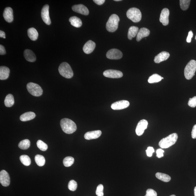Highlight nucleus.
<instances>
[{
  "mask_svg": "<svg viewBox=\"0 0 196 196\" xmlns=\"http://www.w3.org/2000/svg\"><path fill=\"white\" fill-rule=\"evenodd\" d=\"M194 195H195V196H196V186L195 187V188H194Z\"/></svg>",
  "mask_w": 196,
  "mask_h": 196,
  "instance_id": "obj_47",
  "label": "nucleus"
},
{
  "mask_svg": "<svg viewBox=\"0 0 196 196\" xmlns=\"http://www.w3.org/2000/svg\"><path fill=\"white\" fill-rule=\"evenodd\" d=\"M190 0H180L179 2L181 9L184 11L187 10L190 6Z\"/></svg>",
  "mask_w": 196,
  "mask_h": 196,
  "instance_id": "obj_34",
  "label": "nucleus"
},
{
  "mask_svg": "<svg viewBox=\"0 0 196 196\" xmlns=\"http://www.w3.org/2000/svg\"><path fill=\"white\" fill-rule=\"evenodd\" d=\"M178 138V134L174 133L162 139L159 143V146L163 149L168 148L175 144Z\"/></svg>",
  "mask_w": 196,
  "mask_h": 196,
  "instance_id": "obj_2",
  "label": "nucleus"
},
{
  "mask_svg": "<svg viewBox=\"0 0 196 196\" xmlns=\"http://www.w3.org/2000/svg\"><path fill=\"white\" fill-rule=\"evenodd\" d=\"M35 160L36 164L39 167H43L46 163V160L43 156L38 154L35 157Z\"/></svg>",
  "mask_w": 196,
  "mask_h": 196,
  "instance_id": "obj_29",
  "label": "nucleus"
},
{
  "mask_svg": "<svg viewBox=\"0 0 196 196\" xmlns=\"http://www.w3.org/2000/svg\"><path fill=\"white\" fill-rule=\"evenodd\" d=\"M127 17L134 23L140 21L142 18L141 13L137 8L133 7L128 10L127 13Z\"/></svg>",
  "mask_w": 196,
  "mask_h": 196,
  "instance_id": "obj_6",
  "label": "nucleus"
},
{
  "mask_svg": "<svg viewBox=\"0 0 196 196\" xmlns=\"http://www.w3.org/2000/svg\"><path fill=\"white\" fill-rule=\"evenodd\" d=\"M164 153V151L162 149H157L156 151L157 157L158 158H161L163 157Z\"/></svg>",
  "mask_w": 196,
  "mask_h": 196,
  "instance_id": "obj_41",
  "label": "nucleus"
},
{
  "mask_svg": "<svg viewBox=\"0 0 196 196\" xmlns=\"http://www.w3.org/2000/svg\"><path fill=\"white\" fill-rule=\"evenodd\" d=\"M156 178L162 181L167 182L171 180V178L170 176L167 174L161 173V172H157L155 174Z\"/></svg>",
  "mask_w": 196,
  "mask_h": 196,
  "instance_id": "obj_28",
  "label": "nucleus"
},
{
  "mask_svg": "<svg viewBox=\"0 0 196 196\" xmlns=\"http://www.w3.org/2000/svg\"><path fill=\"white\" fill-rule=\"evenodd\" d=\"M0 183L3 186L7 187L10 183L9 174L6 171L1 170L0 172Z\"/></svg>",
  "mask_w": 196,
  "mask_h": 196,
  "instance_id": "obj_12",
  "label": "nucleus"
},
{
  "mask_svg": "<svg viewBox=\"0 0 196 196\" xmlns=\"http://www.w3.org/2000/svg\"><path fill=\"white\" fill-rule=\"evenodd\" d=\"M95 47V43L92 41L89 40L85 44L83 47V50L86 54H90L94 50Z\"/></svg>",
  "mask_w": 196,
  "mask_h": 196,
  "instance_id": "obj_17",
  "label": "nucleus"
},
{
  "mask_svg": "<svg viewBox=\"0 0 196 196\" xmlns=\"http://www.w3.org/2000/svg\"><path fill=\"white\" fill-rule=\"evenodd\" d=\"M188 104L191 107H196V96H194L192 98H190Z\"/></svg>",
  "mask_w": 196,
  "mask_h": 196,
  "instance_id": "obj_38",
  "label": "nucleus"
},
{
  "mask_svg": "<svg viewBox=\"0 0 196 196\" xmlns=\"http://www.w3.org/2000/svg\"><path fill=\"white\" fill-rule=\"evenodd\" d=\"M146 152L148 157H151L152 156L153 153L154 152V148L152 147H147Z\"/></svg>",
  "mask_w": 196,
  "mask_h": 196,
  "instance_id": "obj_40",
  "label": "nucleus"
},
{
  "mask_svg": "<svg viewBox=\"0 0 196 196\" xmlns=\"http://www.w3.org/2000/svg\"><path fill=\"white\" fill-rule=\"evenodd\" d=\"M102 132L101 130H97L91 131L86 133L84 135V138L87 140L98 139L101 135Z\"/></svg>",
  "mask_w": 196,
  "mask_h": 196,
  "instance_id": "obj_18",
  "label": "nucleus"
},
{
  "mask_svg": "<svg viewBox=\"0 0 196 196\" xmlns=\"http://www.w3.org/2000/svg\"><path fill=\"white\" fill-rule=\"evenodd\" d=\"M104 186L102 184L98 186L96 189V193L97 196H103Z\"/></svg>",
  "mask_w": 196,
  "mask_h": 196,
  "instance_id": "obj_37",
  "label": "nucleus"
},
{
  "mask_svg": "<svg viewBox=\"0 0 196 196\" xmlns=\"http://www.w3.org/2000/svg\"><path fill=\"white\" fill-rule=\"evenodd\" d=\"M0 37L5 39V33L2 31H0Z\"/></svg>",
  "mask_w": 196,
  "mask_h": 196,
  "instance_id": "obj_46",
  "label": "nucleus"
},
{
  "mask_svg": "<svg viewBox=\"0 0 196 196\" xmlns=\"http://www.w3.org/2000/svg\"><path fill=\"white\" fill-rule=\"evenodd\" d=\"M10 70L9 68L6 66H1L0 67V79L5 80L9 77Z\"/></svg>",
  "mask_w": 196,
  "mask_h": 196,
  "instance_id": "obj_22",
  "label": "nucleus"
},
{
  "mask_svg": "<svg viewBox=\"0 0 196 196\" xmlns=\"http://www.w3.org/2000/svg\"><path fill=\"white\" fill-rule=\"evenodd\" d=\"M195 39L196 40V37H195Z\"/></svg>",
  "mask_w": 196,
  "mask_h": 196,
  "instance_id": "obj_50",
  "label": "nucleus"
},
{
  "mask_svg": "<svg viewBox=\"0 0 196 196\" xmlns=\"http://www.w3.org/2000/svg\"><path fill=\"white\" fill-rule=\"evenodd\" d=\"M3 16L7 22L9 23L12 22L14 20L12 9L10 7L6 8L3 12Z\"/></svg>",
  "mask_w": 196,
  "mask_h": 196,
  "instance_id": "obj_16",
  "label": "nucleus"
},
{
  "mask_svg": "<svg viewBox=\"0 0 196 196\" xmlns=\"http://www.w3.org/2000/svg\"><path fill=\"white\" fill-rule=\"evenodd\" d=\"M74 158L72 157H67L64 159L63 164L65 167H69L74 164Z\"/></svg>",
  "mask_w": 196,
  "mask_h": 196,
  "instance_id": "obj_33",
  "label": "nucleus"
},
{
  "mask_svg": "<svg viewBox=\"0 0 196 196\" xmlns=\"http://www.w3.org/2000/svg\"><path fill=\"white\" fill-rule=\"evenodd\" d=\"M139 31V28L137 27L132 26L129 29L128 32V38L129 40H132L133 38L135 37L137 35Z\"/></svg>",
  "mask_w": 196,
  "mask_h": 196,
  "instance_id": "obj_25",
  "label": "nucleus"
},
{
  "mask_svg": "<svg viewBox=\"0 0 196 196\" xmlns=\"http://www.w3.org/2000/svg\"><path fill=\"white\" fill-rule=\"evenodd\" d=\"M49 5L46 4L43 7L41 11V18L44 22L48 25L51 24L50 18L49 15Z\"/></svg>",
  "mask_w": 196,
  "mask_h": 196,
  "instance_id": "obj_10",
  "label": "nucleus"
},
{
  "mask_svg": "<svg viewBox=\"0 0 196 196\" xmlns=\"http://www.w3.org/2000/svg\"><path fill=\"white\" fill-rule=\"evenodd\" d=\"M148 124L147 121L145 119H142L138 123L136 127V132L137 135L141 136L143 134L144 130L147 129Z\"/></svg>",
  "mask_w": 196,
  "mask_h": 196,
  "instance_id": "obj_11",
  "label": "nucleus"
},
{
  "mask_svg": "<svg viewBox=\"0 0 196 196\" xmlns=\"http://www.w3.org/2000/svg\"><path fill=\"white\" fill-rule=\"evenodd\" d=\"M150 34V31L146 28H142L139 30L138 33L136 40L137 41H140L142 38L149 36Z\"/></svg>",
  "mask_w": 196,
  "mask_h": 196,
  "instance_id": "obj_20",
  "label": "nucleus"
},
{
  "mask_svg": "<svg viewBox=\"0 0 196 196\" xmlns=\"http://www.w3.org/2000/svg\"><path fill=\"white\" fill-rule=\"evenodd\" d=\"M130 105V103L127 100H121L113 103L111 105V108L114 110L125 109Z\"/></svg>",
  "mask_w": 196,
  "mask_h": 196,
  "instance_id": "obj_13",
  "label": "nucleus"
},
{
  "mask_svg": "<svg viewBox=\"0 0 196 196\" xmlns=\"http://www.w3.org/2000/svg\"><path fill=\"white\" fill-rule=\"evenodd\" d=\"M72 9L75 12L84 15H87L89 14L88 9L83 4L75 5L72 7Z\"/></svg>",
  "mask_w": 196,
  "mask_h": 196,
  "instance_id": "obj_15",
  "label": "nucleus"
},
{
  "mask_svg": "<svg viewBox=\"0 0 196 196\" xmlns=\"http://www.w3.org/2000/svg\"><path fill=\"white\" fill-rule=\"evenodd\" d=\"M119 18L117 15L113 14L111 15L106 24V29L109 32H114L118 28Z\"/></svg>",
  "mask_w": 196,
  "mask_h": 196,
  "instance_id": "obj_3",
  "label": "nucleus"
},
{
  "mask_svg": "<svg viewBox=\"0 0 196 196\" xmlns=\"http://www.w3.org/2000/svg\"><path fill=\"white\" fill-rule=\"evenodd\" d=\"M114 1H121V0H114Z\"/></svg>",
  "mask_w": 196,
  "mask_h": 196,
  "instance_id": "obj_48",
  "label": "nucleus"
},
{
  "mask_svg": "<svg viewBox=\"0 0 196 196\" xmlns=\"http://www.w3.org/2000/svg\"><path fill=\"white\" fill-rule=\"evenodd\" d=\"M59 71L61 75L67 79H71L74 76L71 66L67 63L63 62L60 65Z\"/></svg>",
  "mask_w": 196,
  "mask_h": 196,
  "instance_id": "obj_4",
  "label": "nucleus"
},
{
  "mask_svg": "<svg viewBox=\"0 0 196 196\" xmlns=\"http://www.w3.org/2000/svg\"><path fill=\"white\" fill-rule=\"evenodd\" d=\"M69 21L72 26L76 28L80 27L82 25L81 20L77 16H74L71 17L69 19Z\"/></svg>",
  "mask_w": 196,
  "mask_h": 196,
  "instance_id": "obj_24",
  "label": "nucleus"
},
{
  "mask_svg": "<svg viewBox=\"0 0 196 196\" xmlns=\"http://www.w3.org/2000/svg\"><path fill=\"white\" fill-rule=\"evenodd\" d=\"M103 75L105 77L117 79V78L122 77L123 74L120 71L116 70L109 69L104 71Z\"/></svg>",
  "mask_w": 196,
  "mask_h": 196,
  "instance_id": "obj_9",
  "label": "nucleus"
},
{
  "mask_svg": "<svg viewBox=\"0 0 196 196\" xmlns=\"http://www.w3.org/2000/svg\"><path fill=\"white\" fill-rule=\"evenodd\" d=\"M169 14L170 11L167 8H164L162 10L159 18V21L164 26H167L169 24Z\"/></svg>",
  "mask_w": 196,
  "mask_h": 196,
  "instance_id": "obj_14",
  "label": "nucleus"
},
{
  "mask_svg": "<svg viewBox=\"0 0 196 196\" xmlns=\"http://www.w3.org/2000/svg\"><path fill=\"white\" fill-rule=\"evenodd\" d=\"M36 117V114L32 112H27L23 114L20 117V119L22 121H27L32 120Z\"/></svg>",
  "mask_w": 196,
  "mask_h": 196,
  "instance_id": "obj_23",
  "label": "nucleus"
},
{
  "mask_svg": "<svg viewBox=\"0 0 196 196\" xmlns=\"http://www.w3.org/2000/svg\"><path fill=\"white\" fill-rule=\"evenodd\" d=\"M27 88L31 95L36 97H39L42 95L43 89L39 85L33 83H29L27 84Z\"/></svg>",
  "mask_w": 196,
  "mask_h": 196,
  "instance_id": "obj_7",
  "label": "nucleus"
},
{
  "mask_svg": "<svg viewBox=\"0 0 196 196\" xmlns=\"http://www.w3.org/2000/svg\"><path fill=\"white\" fill-rule=\"evenodd\" d=\"M196 71V61L192 60L188 63L184 70V75L186 79L190 80L195 75Z\"/></svg>",
  "mask_w": 196,
  "mask_h": 196,
  "instance_id": "obj_5",
  "label": "nucleus"
},
{
  "mask_svg": "<svg viewBox=\"0 0 196 196\" xmlns=\"http://www.w3.org/2000/svg\"><path fill=\"white\" fill-rule=\"evenodd\" d=\"M192 136L193 139H196V124L194 126L192 132Z\"/></svg>",
  "mask_w": 196,
  "mask_h": 196,
  "instance_id": "obj_43",
  "label": "nucleus"
},
{
  "mask_svg": "<svg viewBox=\"0 0 196 196\" xmlns=\"http://www.w3.org/2000/svg\"><path fill=\"white\" fill-rule=\"evenodd\" d=\"M94 1L96 4L99 5H101L104 4L105 1V0H94Z\"/></svg>",
  "mask_w": 196,
  "mask_h": 196,
  "instance_id": "obj_45",
  "label": "nucleus"
},
{
  "mask_svg": "<svg viewBox=\"0 0 196 196\" xmlns=\"http://www.w3.org/2000/svg\"><path fill=\"white\" fill-rule=\"evenodd\" d=\"M170 196H176L175 195H170Z\"/></svg>",
  "mask_w": 196,
  "mask_h": 196,
  "instance_id": "obj_49",
  "label": "nucleus"
},
{
  "mask_svg": "<svg viewBox=\"0 0 196 196\" xmlns=\"http://www.w3.org/2000/svg\"><path fill=\"white\" fill-rule=\"evenodd\" d=\"M5 105L7 107H11L14 105V96L11 94L7 95L4 101Z\"/></svg>",
  "mask_w": 196,
  "mask_h": 196,
  "instance_id": "obj_27",
  "label": "nucleus"
},
{
  "mask_svg": "<svg viewBox=\"0 0 196 196\" xmlns=\"http://www.w3.org/2000/svg\"><path fill=\"white\" fill-rule=\"evenodd\" d=\"M30 146V142L29 139H26L20 142L18 147L22 150H26L29 149Z\"/></svg>",
  "mask_w": 196,
  "mask_h": 196,
  "instance_id": "obj_31",
  "label": "nucleus"
},
{
  "mask_svg": "<svg viewBox=\"0 0 196 196\" xmlns=\"http://www.w3.org/2000/svg\"><path fill=\"white\" fill-rule=\"evenodd\" d=\"M157 192L152 189H148L144 196H157Z\"/></svg>",
  "mask_w": 196,
  "mask_h": 196,
  "instance_id": "obj_39",
  "label": "nucleus"
},
{
  "mask_svg": "<svg viewBox=\"0 0 196 196\" xmlns=\"http://www.w3.org/2000/svg\"><path fill=\"white\" fill-rule=\"evenodd\" d=\"M21 163L26 166H29L31 164V160L29 156L26 155H23L20 157Z\"/></svg>",
  "mask_w": 196,
  "mask_h": 196,
  "instance_id": "obj_32",
  "label": "nucleus"
},
{
  "mask_svg": "<svg viewBox=\"0 0 196 196\" xmlns=\"http://www.w3.org/2000/svg\"><path fill=\"white\" fill-rule=\"evenodd\" d=\"M77 187V183L75 181L72 180L69 182L68 184V188L71 191H75Z\"/></svg>",
  "mask_w": 196,
  "mask_h": 196,
  "instance_id": "obj_36",
  "label": "nucleus"
},
{
  "mask_svg": "<svg viewBox=\"0 0 196 196\" xmlns=\"http://www.w3.org/2000/svg\"><path fill=\"white\" fill-rule=\"evenodd\" d=\"M193 34L192 31H189L187 38L186 41L187 43H190L192 41V39L193 37Z\"/></svg>",
  "mask_w": 196,
  "mask_h": 196,
  "instance_id": "obj_42",
  "label": "nucleus"
},
{
  "mask_svg": "<svg viewBox=\"0 0 196 196\" xmlns=\"http://www.w3.org/2000/svg\"><path fill=\"white\" fill-rule=\"evenodd\" d=\"M6 51L4 46L1 45H0V55H4L6 54Z\"/></svg>",
  "mask_w": 196,
  "mask_h": 196,
  "instance_id": "obj_44",
  "label": "nucleus"
},
{
  "mask_svg": "<svg viewBox=\"0 0 196 196\" xmlns=\"http://www.w3.org/2000/svg\"><path fill=\"white\" fill-rule=\"evenodd\" d=\"M162 77L159 74H154L149 77L148 81L149 83H158L162 80Z\"/></svg>",
  "mask_w": 196,
  "mask_h": 196,
  "instance_id": "obj_30",
  "label": "nucleus"
},
{
  "mask_svg": "<svg viewBox=\"0 0 196 196\" xmlns=\"http://www.w3.org/2000/svg\"><path fill=\"white\" fill-rule=\"evenodd\" d=\"M170 56V55L169 52L163 51L155 56L154 58V61L156 63H159L162 61L167 60Z\"/></svg>",
  "mask_w": 196,
  "mask_h": 196,
  "instance_id": "obj_19",
  "label": "nucleus"
},
{
  "mask_svg": "<svg viewBox=\"0 0 196 196\" xmlns=\"http://www.w3.org/2000/svg\"><path fill=\"white\" fill-rule=\"evenodd\" d=\"M37 146L38 148L42 151H45L48 149V146L42 141L39 140L37 142Z\"/></svg>",
  "mask_w": 196,
  "mask_h": 196,
  "instance_id": "obj_35",
  "label": "nucleus"
},
{
  "mask_svg": "<svg viewBox=\"0 0 196 196\" xmlns=\"http://www.w3.org/2000/svg\"><path fill=\"white\" fill-rule=\"evenodd\" d=\"M28 36L33 41H35L38 37V33L36 29L34 28H31L28 29L27 31Z\"/></svg>",
  "mask_w": 196,
  "mask_h": 196,
  "instance_id": "obj_26",
  "label": "nucleus"
},
{
  "mask_svg": "<svg viewBox=\"0 0 196 196\" xmlns=\"http://www.w3.org/2000/svg\"><path fill=\"white\" fill-rule=\"evenodd\" d=\"M60 126L62 130L66 134H71L77 130V126L71 119L64 118L60 121Z\"/></svg>",
  "mask_w": 196,
  "mask_h": 196,
  "instance_id": "obj_1",
  "label": "nucleus"
},
{
  "mask_svg": "<svg viewBox=\"0 0 196 196\" xmlns=\"http://www.w3.org/2000/svg\"><path fill=\"white\" fill-rule=\"evenodd\" d=\"M123 56L121 51L117 49H112L109 50L106 54L107 57L109 59L118 60L121 59Z\"/></svg>",
  "mask_w": 196,
  "mask_h": 196,
  "instance_id": "obj_8",
  "label": "nucleus"
},
{
  "mask_svg": "<svg viewBox=\"0 0 196 196\" xmlns=\"http://www.w3.org/2000/svg\"><path fill=\"white\" fill-rule=\"evenodd\" d=\"M24 58L28 61L34 62L36 60V56L33 51L29 49H26L24 51Z\"/></svg>",
  "mask_w": 196,
  "mask_h": 196,
  "instance_id": "obj_21",
  "label": "nucleus"
}]
</instances>
